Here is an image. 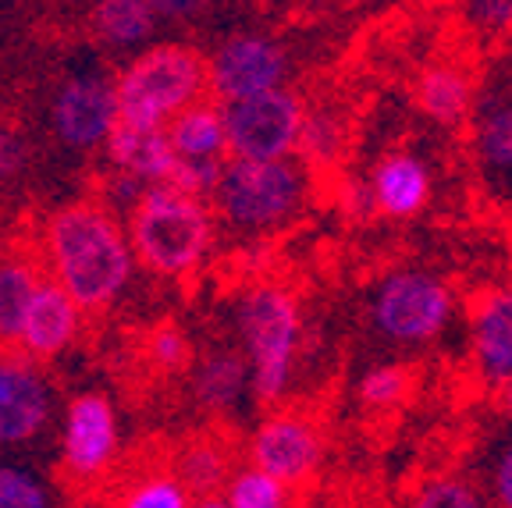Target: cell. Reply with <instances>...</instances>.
I'll list each match as a JSON object with an SVG mask.
<instances>
[{"mask_svg":"<svg viewBox=\"0 0 512 508\" xmlns=\"http://www.w3.org/2000/svg\"><path fill=\"white\" fill-rule=\"evenodd\" d=\"M306 199V167L299 160H228L214 203L224 224L239 231H267L285 224Z\"/></svg>","mask_w":512,"mask_h":508,"instance_id":"cell-5","label":"cell"},{"mask_svg":"<svg viewBox=\"0 0 512 508\" xmlns=\"http://www.w3.org/2000/svg\"><path fill=\"white\" fill-rule=\"evenodd\" d=\"M232 455L228 448L217 445V441H192L178 452L175 462V480L189 491V498H210V494H221L224 484L232 480Z\"/></svg>","mask_w":512,"mask_h":508,"instance_id":"cell-23","label":"cell"},{"mask_svg":"<svg viewBox=\"0 0 512 508\" xmlns=\"http://www.w3.org/2000/svg\"><path fill=\"white\" fill-rule=\"evenodd\" d=\"M285 75V47L264 32H235L207 57V79L210 89L221 96V104L281 89Z\"/></svg>","mask_w":512,"mask_h":508,"instance_id":"cell-9","label":"cell"},{"mask_svg":"<svg viewBox=\"0 0 512 508\" xmlns=\"http://www.w3.org/2000/svg\"><path fill=\"white\" fill-rule=\"evenodd\" d=\"M466 22L484 32V36H498V32L512 29V0H477V4H466Z\"/></svg>","mask_w":512,"mask_h":508,"instance_id":"cell-32","label":"cell"},{"mask_svg":"<svg viewBox=\"0 0 512 508\" xmlns=\"http://www.w3.org/2000/svg\"><path fill=\"white\" fill-rule=\"evenodd\" d=\"M416 104L438 125H463L473 107V79L456 64H434L416 79Z\"/></svg>","mask_w":512,"mask_h":508,"instance_id":"cell-19","label":"cell"},{"mask_svg":"<svg viewBox=\"0 0 512 508\" xmlns=\"http://www.w3.org/2000/svg\"><path fill=\"white\" fill-rule=\"evenodd\" d=\"M235 324L242 334V356L249 366V391L260 405H274L288 391L303 313L296 295L281 285H256L239 299Z\"/></svg>","mask_w":512,"mask_h":508,"instance_id":"cell-4","label":"cell"},{"mask_svg":"<svg viewBox=\"0 0 512 508\" xmlns=\"http://www.w3.org/2000/svg\"><path fill=\"white\" fill-rule=\"evenodd\" d=\"M491 491H495L498 508H512V437L495 455V473H491Z\"/></svg>","mask_w":512,"mask_h":508,"instance_id":"cell-34","label":"cell"},{"mask_svg":"<svg viewBox=\"0 0 512 508\" xmlns=\"http://www.w3.org/2000/svg\"><path fill=\"white\" fill-rule=\"evenodd\" d=\"M324 462V437L317 423L299 413L267 416L249 437V466L285 484L288 491L306 484Z\"/></svg>","mask_w":512,"mask_h":508,"instance_id":"cell-12","label":"cell"},{"mask_svg":"<svg viewBox=\"0 0 512 508\" xmlns=\"http://www.w3.org/2000/svg\"><path fill=\"white\" fill-rule=\"evenodd\" d=\"M164 135H168V143L178 160H228L221 111L210 100H203V104L171 118Z\"/></svg>","mask_w":512,"mask_h":508,"instance_id":"cell-21","label":"cell"},{"mask_svg":"<svg viewBox=\"0 0 512 508\" xmlns=\"http://www.w3.org/2000/svg\"><path fill=\"white\" fill-rule=\"evenodd\" d=\"M345 146V125L335 111H303V128H299L296 153L303 160L299 164L310 167H328L342 157Z\"/></svg>","mask_w":512,"mask_h":508,"instance_id":"cell-24","label":"cell"},{"mask_svg":"<svg viewBox=\"0 0 512 508\" xmlns=\"http://www.w3.org/2000/svg\"><path fill=\"white\" fill-rule=\"evenodd\" d=\"M146 359L157 374H182L185 366L192 363V345L189 334L178 324H160L150 331V342H146Z\"/></svg>","mask_w":512,"mask_h":508,"instance_id":"cell-29","label":"cell"},{"mask_svg":"<svg viewBox=\"0 0 512 508\" xmlns=\"http://www.w3.org/2000/svg\"><path fill=\"white\" fill-rule=\"evenodd\" d=\"M43 253L54 285L75 302L79 313H104L114 306L136 267L125 228L96 199L64 203L47 217Z\"/></svg>","mask_w":512,"mask_h":508,"instance_id":"cell-1","label":"cell"},{"mask_svg":"<svg viewBox=\"0 0 512 508\" xmlns=\"http://www.w3.org/2000/svg\"><path fill=\"white\" fill-rule=\"evenodd\" d=\"M221 498L228 501V508H288V487L260 469L242 466L224 484Z\"/></svg>","mask_w":512,"mask_h":508,"instance_id":"cell-26","label":"cell"},{"mask_svg":"<svg viewBox=\"0 0 512 508\" xmlns=\"http://www.w3.org/2000/svg\"><path fill=\"white\" fill-rule=\"evenodd\" d=\"M224 125V146L232 160H288L296 153L299 128H303V100L292 89H271V93L228 100L217 107Z\"/></svg>","mask_w":512,"mask_h":508,"instance_id":"cell-7","label":"cell"},{"mask_svg":"<svg viewBox=\"0 0 512 508\" xmlns=\"http://www.w3.org/2000/svg\"><path fill=\"white\" fill-rule=\"evenodd\" d=\"M118 413L107 395L100 391H82L64 409L61 427V466L68 477L93 480L100 477L114 459H118Z\"/></svg>","mask_w":512,"mask_h":508,"instance_id":"cell-13","label":"cell"},{"mask_svg":"<svg viewBox=\"0 0 512 508\" xmlns=\"http://www.w3.org/2000/svg\"><path fill=\"white\" fill-rule=\"evenodd\" d=\"M370 192H374V207L384 217H413L424 210L431 199V171L416 153H388L370 175Z\"/></svg>","mask_w":512,"mask_h":508,"instance_id":"cell-17","label":"cell"},{"mask_svg":"<svg viewBox=\"0 0 512 508\" xmlns=\"http://www.w3.org/2000/svg\"><path fill=\"white\" fill-rule=\"evenodd\" d=\"M452 310L456 302L441 278L427 270H395L377 285L370 320L388 342L427 345L448 327Z\"/></svg>","mask_w":512,"mask_h":508,"instance_id":"cell-6","label":"cell"},{"mask_svg":"<svg viewBox=\"0 0 512 508\" xmlns=\"http://www.w3.org/2000/svg\"><path fill=\"white\" fill-rule=\"evenodd\" d=\"M118 121V96L114 79L104 72H79L57 86L50 104V125L54 135L72 150H100Z\"/></svg>","mask_w":512,"mask_h":508,"instance_id":"cell-10","label":"cell"},{"mask_svg":"<svg viewBox=\"0 0 512 508\" xmlns=\"http://www.w3.org/2000/svg\"><path fill=\"white\" fill-rule=\"evenodd\" d=\"M79 327H82V313L75 310V302L54 281H40V288L32 292V302L22 320L18 356H25L29 363L32 359L61 356L79 338Z\"/></svg>","mask_w":512,"mask_h":508,"instance_id":"cell-14","label":"cell"},{"mask_svg":"<svg viewBox=\"0 0 512 508\" xmlns=\"http://www.w3.org/2000/svg\"><path fill=\"white\" fill-rule=\"evenodd\" d=\"M338 199H342V210L352 217V221H370V217L377 214L374 192H370V185L360 182V178H349V182H342Z\"/></svg>","mask_w":512,"mask_h":508,"instance_id":"cell-33","label":"cell"},{"mask_svg":"<svg viewBox=\"0 0 512 508\" xmlns=\"http://www.w3.org/2000/svg\"><path fill=\"white\" fill-rule=\"evenodd\" d=\"M54 420V388L40 366L0 352V452L40 441Z\"/></svg>","mask_w":512,"mask_h":508,"instance_id":"cell-11","label":"cell"},{"mask_svg":"<svg viewBox=\"0 0 512 508\" xmlns=\"http://www.w3.org/2000/svg\"><path fill=\"white\" fill-rule=\"evenodd\" d=\"M104 153L125 178H136L139 185H168L171 171H175L178 157L171 150L164 128H143L128 125V121H114L111 135H107Z\"/></svg>","mask_w":512,"mask_h":508,"instance_id":"cell-16","label":"cell"},{"mask_svg":"<svg viewBox=\"0 0 512 508\" xmlns=\"http://www.w3.org/2000/svg\"><path fill=\"white\" fill-rule=\"evenodd\" d=\"M25 164V150H22V139H18L11 128L0 125V182L11 175H18Z\"/></svg>","mask_w":512,"mask_h":508,"instance_id":"cell-35","label":"cell"},{"mask_svg":"<svg viewBox=\"0 0 512 508\" xmlns=\"http://www.w3.org/2000/svg\"><path fill=\"white\" fill-rule=\"evenodd\" d=\"M0 508H57L54 487L29 462L0 459Z\"/></svg>","mask_w":512,"mask_h":508,"instance_id":"cell-25","label":"cell"},{"mask_svg":"<svg viewBox=\"0 0 512 508\" xmlns=\"http://www.w3.org/2000/svg\"><path fill=\"white\" fill-rule=\"evenodd\" d=\"M502 405H505V413L512 416V381H509V384H505V388H502Z\"/></svg>","mask_w":512,"mask_h":508,"instance_id":"cell-37","label":"cell"},{"mask_svg":"<svg viewBox=\"0 0 512 508\" xmlns=\"http://www.w3.org/2000/svg\"><path fill=\"white\" fill-rule=\"evenodd\" d=\"M470 342L480 381L505 388L512 381V288H495L473 306Z\"/></svg>","mask_w":512,"mask_h":508,"instance_id":"cell-15","label":"cell"},{"mask_svg":"<svg viewBox=\"0 0 512 508\" xmlns=\"http://www.w3.org/2000/svg\"><path fill=\"white\" fill-rule=\"evenodd\" d=\"M466 121L473 128V157L484 185L495 196L512 199V54L491 68L480 89H473Z\"/></svg>","mask_w":512,"mask_h":508,"instance_id":"cell-8","label":"cell"},{"mask_svg":"<svg viewBox=\"0 0 512 508\" xmlns=\"http://www.w3.org/2000/svg\"><path fill=\"white\" fill-rule=\"evenodd\" d=\"M164 22L157 11V0H104L93 8L96 36L111 47H139Z\"/></svg>","mask_w":512,"mask_h":508,"instance_id":"cell-22","label":"cell"},{"mask_svg":"<svg viewBox=\"0 0 512 508\" xmlns=\"http://www.w3.org/2000/svg\"><path fill=\"white\" fill-rule=\"evenodd\" d=\"M406 508H488V501L463 477H431L416 487Z\"/></svg>","mask_w":512,"mask_h":508,"instance_id":"cell-27","label":"cell"},{"mask_svg":"<svg viewBox=\"0 0 512 508\" xmlns=\"http://www.w3.org/2000/svg\"><path fill=\"white\" fill-rule=\"evenodd\" d=\"M249 391V366L239 349L217 345L192 370V398L207 413H232Z\"/></svg>","mask_w":512,"mask_h":508,"instance_id":"cell-18","label":"cell"},{"mask_svg":"<svg viewBox=\"0 0 512 508\" xmlns=\"http://www.w3.org/2000/svg\"><path fill=\"white\" fill-rule=\"evenodd\" d=\"M128 249L157 278H189L207 260L214 242V217L207 203L182 196L171 185H150L128 210Z\"/></svg>","mask_w":512,"mask_h":508,"instance_id":"cell-2","label":"cell"},{"mask_svg":"<svg viewBox=\"0 0 512 508\" xmlns=\"http://www.w3.org/2000/svg\"><path fill=\"white\" fill-rule=\"evenodd\" d=\"M192 508H228V501H224L221 494H210V498H196V501H192Z\"/></svg>","mask_w":512,"mask_h":508,"instance_id":"cell-36","label":"cell"},{"mask_svg":"<svg viewBox=\"0 0 512 508\" xmlns=\"http://www.w3.org/2000/svg\"><path fill=\"white\" fill-rule=\"evenodd\" d=\"M409 395V374L406 366H374V370H367L360 381V402L367 405V409H395V405H402Z\"/></svg>","mask_w":512,"mask_h":508,"instance_id":"cell-28","label":"cell"},{"mask_svg":"<svg viewBox=\"0 0 512 508\" xmlns=\"http://www.w3.org/2000/svg\"><path fill=\"white\" fill-rule=\"evenodd\" d=\"M118 508H192V498L171 473H157L128 487Z\"/></svg>","mask_w":512,"mask_h":508,"instance_id":"cell-30","label":"cell"},{"mask_svg":"<svg viewBox=\"0 0 512 508\" xmlns=\"http://www.w3.org/2000/svg\"><path fill=\"white\" fill-rule=\"evenodd\" d=\"M207 89V57L200 50L192 43H157L132 57V64L114 79L118 121L168 128L171 118L203 104Z\"/></svg>","mask_w":512,"mask_h":508,"instance_id":"cell-3","label":"cell"},{"mask_svg":"<svg viewBox=\"0 0 512 508\" xmlns=\"http://www.w3.org/2000/svg\"><path fill=\"white\" fill-rule=\"evenodd\" d=\"M224 164H228V160H178L168 185L175 192H182V196H192L203 203V199L214 196L217 185H221Z\"/></svg>","mask_w":512,"mask_h":508,"instance_id":"cell-31","label":"cell"},{"mask_svg":"<svg viewBox=\"0 0 512 508\" xmlns=\"http://www.w3.org/2000/svg\"><path fill=\"white\" fill-rule=\"evenodd\" d=\"M40 281V267L29 256H0V352H18L25 310Z\"/></svg>","mask_w":512,"mask_h":508,"instance_id":"cell-20","label":"cell"}]
</instances>
